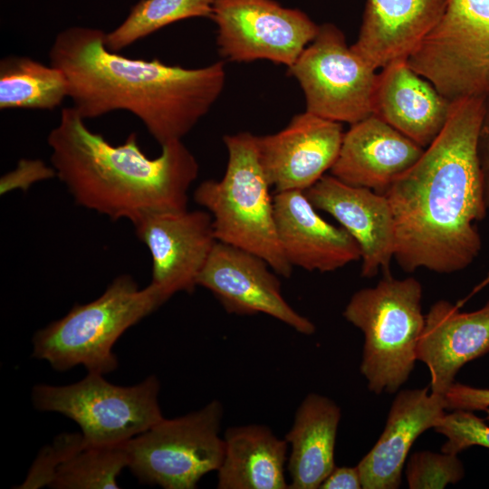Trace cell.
Returning a JSON list of instances; mask_svg holds the SVG:
<instances>
[{"instance_id": "1", "label": "cell", "mask_w": 489, "mask_h": 489, "mask_svg": "<svg viewBox=\"0 0 489 489\" xmlns=\"http://www.w3.org/2000/svg\"><path fill=\"white\" fill-rule=\"evenodd\" d=\"M483 111L484 98L454 101L439 135L383 194L394 219V259L407 273L460 272L481 251L477 223L488 211L476 149Z\"/></svg>"}, {"instance_id": "2", "label": "cell", "mask_w": 489, "mask_h": 489, "mask_svg": "<svg viewBox=\"0 0 489 489\" xmlns=\"http://www.w3.org/2000/svg\"><path fill=\"white\" fill-rule=\"evenodd\" d=\"M104 37L100 29L71 26L56 35L49 52L50 64L65 75L68 97L84 120L127 110L162 146L181 140L223 91L221 62L191 69L131 59L109 50Z\"/></svg>"}, {"instance_id": "3", "label": "cell", "mask_w": 489, "mask_h": 489, "mask_svg": "<svg viewBox=\"0 0 489 489\" xmlns=\"http://www.w3.org/2000/svg\"><path fill=\"white\" fill-rule=\"evenodd\" d=\"M84 120L73 107L63 108L47 137L52 166L79 206L132 225L152 213L187 209L199 167L181 140L150 158L136 132L115 146Z\"/></svg>"}, {"instance_id": "4", "label": "cell", "mask_w": 489, "mask_h": 489, "mask_svg": "<svg viewBox=\"0 0 489 489\" xmlns=\"http://www.w3.org/2000/svg\"><path fill=\"white\" fill-rule=\"evenodd\" d=\"M168 299L155 284L140 289L130 275L121 274L97 299L75 304L66 315L37 331L33 357L58 371L82 365L91 373H110L118 367L112 351L116 341Z\"/></svg>"}, {"instance_id": "5", "label": "cell", "mask_w": 489, "mask_h": 489, "mask_svg": "<svg viewBox=\"0 0 489 489\" xmlns=\"http://www.w3.org/2000/svg\"><path fill=\"white\" fill-rule=\"evenodd\" d=\"M228 158L220 180H205L194 200L210 213L215 236L266 261L283 277L292 266L286 259L276 230L273 197L262 168L256 136L250 132L225 135Z\"/></svg>"}, {"instance_id": "6", "label": "cell", "mask_w": 489, "mask_h": 489, "mask_svg": "<svg viewBox=\"0 0 489 489\" xmlns=\"http://www.w3.org/2000/svg\"><path fill=\"white\" fill-rule=\"evenodd\" d=\"M422 285L412 277H384L374 286L354 292L343 317L364 334L360 372L376 394L396 392L417 360L425 327Z\"/></svg>"}, {"instance_id": "7", "label": "cell", "mask_w": 489, "mask_h": 489, "mask_svg": "<svg viewBox=\"0 0 489 489\" xmlns=\"http://www.w3.org/2000/svg\"><path fill=\"white\" fill-rule=\"evenodd\" d=\"M156 376L132 386L107 381L88 372L82 380L64 386L38 384L32 401L40 411L56 412L81 428L86 446L123 444L164 418Z\"/></svg>"}, {"instance_id": "8", "label": "cell", "mask_w": 489, "mask_h": 489, "mask_svg": "<svg viewBox=\"0 0 489 489\" xmlns=\"http://www.w3.org/2000/svg\"><path fill=\"white\" fill-rule=\"evenodd\" d=\"M224 406L213 399L198 410L163 418L126 442L128 467L142 484L194 489L217 471L225 451L220 436Z\"/></svg>"}, {"instance_id": "9", "label": "cell", "mask_w": 489, "mask_h": 489, "mask_svg": "<svg viewBox=\"0 0 489 489\" xmlns=\"http://www.w3.org/2000/svg\"><path fill=\"white\" fill-rule=\"evenodd\" d=\"M451 101L489 94V0H448L439 23L408 59Z\"/></svg>"}, {"instance_id": "10", "label": "cell", "mask_w": 489, "mask_h": 489, "mask_svg": "<svg viewBox=\"0 0 489 489\" xmlns=\"http://www.w3.org/2000/svg\"><path fill=\"white\" fill-rule=\"evenodd\" d=\"M288 70L303 91L307 111L350 125L372 114L376 70L347 45L334 24L320 25Z\"/></svg>"}, {"instance_id": "11", "label": "cell", "mask_w": 489, "mask_h": 489, "mask_svg": "<svg viewBox=\"0 0 489 489\" xmlns=\"http://www.w3.org/2000/svg\"><path fill=\"white\" fill-rule=\"evenodd\" d=\"M220 54L230 62L268 60L290 67L315 38L305 13L274 0H212Z\"/></svg>"}, {"instance_id": "12", "label": "cell", "mask_w": 489, "mask_h": 489, "mask_svg": "<svg viewBox=\"0 0 489 489\" xmlns=\"http://www.w3.org/2000/svg\"><path fill=\"white\" fill-rule=\"evenodd\" d=\"M277 275L262 257L216 241L197 285L210 291L228 313H264L299 333L313 334L314 323L286 302Z\"/></svg>"}, {"instance_id": "13", "label": "cell", "mask_w": 489, "mask_h": 489, "mask_svg": "<svg viewBox=\"0 0 489 489\" xmlns=\"http://www.w3.org/2000/svg\"><path fill=\"white\" fill-rule=\"evenodd\" d=\"M152 259L151 283L169 298L192 292L216 243L212 216L204 210L158 212L133 224Z\"/></svg>"}, {"instance_id": "14", "label": "cell", "mask_w": 489, "mask_h": 489, "mask_svg": "<svg viewBox=\"0 0 489 489\" xmlns=\"http://www.w3.org/2000/svg\"><path fill=\"white\" fill-rule=\"evenodd\" d=\"M343 135L340 122L306 110L280 131L256 136L259 159L271 187L275 193L310 188L333 166Z\"/></svg>"}, {"instance_id": "15", "label": "cell", "mask_w": 489, "mask_h": 489, "mask_svg": "<svg viewBox=\"0 0 489 489\" xmlns=\"http://www.w3.org/2000/svg\"><path fill=\"white\" fill-rule=\"evenodd\" d=\"M304 193L317 210L330 214L356 241L362 277H374L379 271L390 274L395 225L385 195L349 185L332 175H324Z\"/></svg>"}, {"instance_id": "16", "label": "cell", "mask_w": 489, "mask_h": 489, "mask_svg": "<svg viewBox=\"0 0 489 489\" xmlns=\"http://www.w3.org/2000/svg\"><path fill=\"white\" fill-rule=\"evenodd\" d=\"M273 206L278 238L292 266L327 273L360 260L353 237L321 217L303 191L277 192Z\"/></svg>"}, {"instance_id": "17", "label": "cell", "mask_w": 489, "mask_h": 489, "mask_svg": "<svg viewBox=\"0 0 489 489\" xmlns=\"http://www.w3.org/2000/svg\"><path fill=\"white\" fill-rule=\"evenodd\" d=\"M425 149L371 114L344 133L331 175L351 186L384 194Z\"/></svg>"}, {"instance_id": "18", "label": "cell", "mask_w": 489, "mask_h": 489, "mask_svg": "<svg viewBox=\"0 0 489 489\" xmlns=\"http://www.w3.org/2000/svg\"><path fill=\"white\" fill-rule=\"evenodd\" d=\"M488 352L489 301L470 312L446 300L432 304L417 351L428 367L431 392L445 397L460 369Z\"/></svg>"}, {"instance_id": "19", "label": "cell", "mask_w": 489, "mask_h": 489, "mask_svg": "<svg viewBox=\"0 0 489 489\" xmlns=\"http://www.w3.org/2000/svg\"><path fill=\"white\" fill-rule=\"evenodd\" d=\"M429 388L405 389L393 400L385 428L357 465L363 489H397L408 452L416 439L445 416V397Z\"/></svg>"}, {"instance_id": "20", "label": "cell", "mask_w": 489, "mask_h": 489, "mask_svg": "<svg viewBox=\"0 0 489 489\" xmlns=\"http://www.w3.org/2000/svg\"><path fill=\"white\" fill-rule=\"evenodd\" d=\"M448 0H366L351 49L374 70L408 61L445 14Z\"/></svg>"}, {"instance_id": "21", "label": "cell", "mask_w": 489, "mask_h": 489, "mask_svg": "<svg viewBox=\"0 0 489 489\" xmlns=\"http://www.w3.org/2000/svg\"><path fill=\"white\" fill-rule=\"evenodd\" d=\"M452 104L407 61L394 62L377 74L372 114L424 149L444 129Z\"/></svg>"}, {"instance_id": "22", "label": "cell", "mask_w": 489, "mask_h": 489, "mask_svg": "<svg viewBox=\"0 0 489 489\" xmlns=\"http://www.w3.org/2000/svg\"><path fill=\"white\" fill-rule=\"evenodd\" d=\"M340 417V407L328 397L310 393L302 399L284 437L290 448L289 489H318L335 467Z\"/></svg>"}, {"instance_id": "23", "label": "cell", "mask_w": 489, "mask_h": 489, "mask_svg": "<svg viewBox=\"0 0 489 489\" xmlns=\"http://www.w3.org/2000/svg\"><path fill=\"white\" fill-rule=\"evenodd\" d=\"M217 469L219 489H289L285 471L289 446L260 424L228 427Z\"/></svg>"}, {"instance_id": "24", "label": "cell", "mask_w": 489, "mask_h": 489, "mask_svg": "<svg viewBox=\"0 0 489 489\" xmlns=\"http://www.w3.org/2000/svg\"><path fill=\"white\" fill-rule=\"evenodd\" d=\"M68 96L63 72L27 56L9 55L0 62V109L49 110Z\"/></svg>"}, {"instance_id": "25", "label": "cell", "mask_w": 489, "mask_h": 489, "mask_svg": "<svg viewBox=\"0 0 489 489\" xmlns=\"http://www.w3.org/2000/svg\"><path fill=\"white\" fill-rule=\"evenodd\" d=\"M212 0H140L114 30L105 33L104 44L118 53L175 22L212 15Z\"/></svg>"}, {"instance_id": "26", "label": "cell", "mask_w": 489, "mask_h": 489, "mask_svg": "<svg viewBox=\"0 0 489 489\" xmlns=\"http://www.w3.org/2000/svg\"><path fill=\"white\" fill-rule=\"evenodd\" d=\"M125 467H128L126 442L112 446H85L61 465L50 487L119 488L117 478Z\"/></svg>"}, {"instance_id": "27", "label": "cell", "mask_w": 489, "mask_h": 489, "mask_svg": "<svg viewBox=\"0 0 489 489\" xmlns=\"http://www.w3.org/2000/svg\"><path fill=\"white\" fill-rule=\"evenodd\" d=\"M405 471L410 489H442L465 476V468L457 455L444 452H415Z\"/></svg>"}, {"instance_id": "28", "label": "cell", "mask_w": 489, "mask_h": 489, "mask_svg": "<svg viewBox=\"0 0 489 489\" xmlns=\"http://www.w3.org/2000/svg\"><path fill=\"white\" fill-rule=\"evenodd\" d=\"M82 433H62L40 452L19 489H37L51 485L56 471L68 458L85 447Z\"/></svg>"}, {"instance_id": "29", "label": "cell", "mask_w": 489, "mask_h": 489, "mask_svg": "<svg viewBox=\"0 0 489 489\" xmlns=\"http://www.w3.org/2000/svg\"><path fill=\"white\" fill-rule=\"evenodd\" d=\"M434 429L446 437L441 447L444 453L457 455L473 446L489 449V427L472 411L446 413Z\"/></svg>"}, {"instance_id": "30", "label": "cell", "mask_w": 489, "mask_h": 489, "mask_svg": "<svg viewBox=\"0 0 489 489\" xmlns=\"http://www.w3.org/2000/svg\"><path fill=\"white\" fill-rule=\"evenodd\" d=\"M57 177L55 169L39 159H21L16 168L0 180V192L5 195L14 189L26 191L34 183Z\"/></svg>"}, {"instance_id": "31", "label": "cell", "mask_w": 489, "mask_h": 489, "mask_svg": "<svg viewBox=\"0 0 489 489\" xmlns=\"http://www.w3.org/2000/svg\"><path fill=\"white\" fill-rule=\"evenodd\" d=\"M446 409L485 410L489 408V388L454 382L445 395Z\"/></svg>"}, {"instance_id": "32", "label": "cell", "mask_w": 489, "mask_h": 489, "mask_svg": "<svg viewBox=\"0 0 489 489\" xmlns=\"http://www.w3.org/2000/svg\"><path fill=\"white\" fill-rule=\"evenodd\" d=\"M476 149L482 174L484 201L489 210V94L484 98V111Z\"/></svg>"}, {"instance_id": "33", "label": "cell", "mask_w": 489, "mask_h": 489, "mask_svg": "<svg viewBox=\"0 0 489 489\" xmlns=\"http://www.w3.org/2000/svg\"><path fill=\"white\" fill-rule=\"evenodd\" d=\"M321 489H360L361 479L358 466H335L320 486Z\"/></svg>"}, {"instance_id": "34", "label": "cell", "mask_w": 489, "mask_h": 489, "mask_svg": "<svg viewBox=\"0 0 489 489\" xmlns=\"http://www.w3.org/2000/svg\"><path fill=\"white\" fill-rule=\"evenodd\" d=\"M489 284V273H487V275L485 276V278L477 285L475 287L474 291L472 293H475V292H477L478 291H480L481 289L484 288L485 286H487Z\"/></svg>"}, {"instance_id": "35", "label": "cell", "mask_w": 489, "mask_h": 489, "mask_svg": "<svg viewBox=\"0 0 489 489\" xmlns=\"http://www.w3.org/2000/svg\"><path fill=\"white\" fill-rule=\"evenodd\" d=\"M484 411L487 414V420H489V408H487Z\"/></svg>"}]
</instances>
